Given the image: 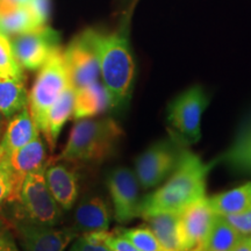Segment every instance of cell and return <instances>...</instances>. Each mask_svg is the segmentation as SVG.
Listing matches in <instances>:
<instances>
[{"label": "cell", "mask_w": 251, "mask_h": 251, "mask_svg": "<svg viewBox=\"0 0 251 251\" xmlns=\"http://www.w3.org/2000/svg\"><path fill=\"white\" fill-rule=\"evenodd\" d=\"M69 81L74 90H78L98 80L99 63L89 41L81 34L63 51Z\"/></svg>", "instance_id": "cell-11"}, {"label": "cell", "mask_w": 251, "mask_h": 251, "mask_svg": "<svg viewBox=\"0 0 251 251\" xmlns=\"http://www.w3.org/2000/svg\"><path fill=\"white\" fill-rule=\"evenodd\" d=\"M209 163H203L199 156L184 150L179 164L161 186L142 198L140 218L148 215L179 214L186 207L206 197Z\"/></svg>", "instance_id": "cell-1"}, {"label": "cell", "mask_w": 251, "mask_h": 251, "mask_svg": "<svg viewBox=\"0 0 251 251\" xmlns=\"http://www.w3.org/2000/svg\"><path fill=\"white\" fill-rule=\"evenodd\" d=\"M69 251H111L97 234L80 235L70 244Z\"/></svg>", "instance_id": "cell-27"}, {"label": "cell", "mask_w": 251, "mask_h": 251, "mask_svg": "<svg viewBox=\"0 0 251 251\" xmlns=\"http://www.w3.org/2000/svg\"><path fill=\"white\" fill-rule=\"evenodd\" d=\"M9 201H14L13 184L7 172L0 168V207L2 203Z\"/></svg>", "instance_id": "cell-31"}, {"label": "cell", "mask_w": 251, "mask_h": 251, "mask_svg": "<svg viewBox=\"0 0 251 251\" xmlns=\"http://www.w3.org/2000/svg\"><path fill=\"white\" fill-rule=\"evenodd\" d=\"M30 0H0V12L29 4Z\"/></svg>", "instance_id": "cell-33"}, {"label": "cell", "mask_w": 251, "mask_h": 251, "mask_svg": "<svg viewBox=\"0 0 251 251\" xmlns=\"http://www.w3.org/2000/svg\"><path fill=\"white\" fill-rule=\"evenodd\" d=\"M114 231L130 241L140 251H164L147 225L134 228L118 227Z\"/></svg>", "instance_id": "cell-25"}, {"label": "cell", "mask_w": 251, "mask_h": 251, "mask_svg": "<svg viewBox=\"0 0 251 251\" xmlns=\"http://www.w3.org/2000/svg\"><path fill=\"white\" fill-rule=\"evenodd\" d=\"M222 218L242 237L251 236V207L237 214L222 216Z\"/></svg>", "instance_id": "cell-29"}, {"label": "cell", "mask_w": 251, "mask_h": 251, "mask_svg": "<svg viewBox=\"0 0 251 251\" xmlns=\"http://www.w3.org/2000/svg\"><path fill=\"white\" fill-rule=\"evenodd\" d=\"M75 102V90L71 85L63 91L58 99L54 102L47 114L45 126L40 134L45 137L47 144L49 146L50 151H54L57 144L59 134L67 124V121L72 117Z\"/></svg>", "instance_id": "cell-18"}, {"label": "cell", "mask_w": 251, "mask_h": 251, "mask_svg": "<svg viewBox=\"0 0 251 251\" xmlns=\"http://www.w3.org/2000/svg\"><path fill=\"white\" fill-rule=\"evenodd\" d=\"M43 27L39 24L29 6H18L0 12V31L7 36L28 33Z\"/></svg>", "instance_id": "cell-23"}, {"label": "cell", "mask_w": 251, "mask_h": 251, "mask_svg": "<svg viewBox=\"0 0 251 251\" xmlns=\"http://www.w3.org/2000/svg\"><path fill=\"white\" fill-rule=\"evenodd\" d=\"M12 48L21 68L39 70L56 49L59 48L57 31L43 26L33 31L12 36Z\"/></svg>", "instance_id": "cell-10"}, {"label": "cell", "mask_w": 251, "mask_h": 251, "mask_svg": "<svg viewBox=\"0 0 251 251\" xmlns=\"http://www.w3.org/2000/svg\"><path fill=\"white\" fill-rule=\"evenodd\" d=\"M209 165L211 169L221 165L235 175L251 176V112L240 122L228 148Z\"/></svg>", "instance_id": "cell-14"}, {"label": "cell", "mask_w": 251, "mask_h": 251, "mask_svg": "<svg viewBox=\"0 0 251 251\" xmlns=\"http://www.w3.org/2000/svg\"><path fill=\"white\" fill-rule=\"evenodd\" d=\"M28 107V92L24 79L0 77V114L11 119Z\"/></svg>", "instance_id": "cell-22"}, {"label": "cell", "mask_w": 251, "mask_h": 251, "mask_svg": "<svg viewBox=\"0 0 251 251\" xmlns=\"http://www.w3.org/2000/svg\"><path fill=\"white\" fill-rule=\"evenodd\" d=\"M188 251H205V250H203L201 247H197V248H193V249H191Z\"/></svg>", "instance_id": "cell-36"}, {"label": "cell", "mask_w": 251, "mask_h": 251, "mask_svg": "<svg viewBox=\"0 0 251 251\" xmlns=\"http://www.w3.org/2000/svg\"><path fill=\"white\" fill-rule=\"evenodd\" d=\"M5 118L2 117L1 114H0V137H1V135H2V131H4V129H5Z\"/></svg>", "instance_id": "cell-35"}, {"label": "cell", "mask_w": 251, "mask_h": 251, "mask_svg": "<svg viewBox=\"0 0 251 251\" xmlns=\"http://www.w3.org/2000/svg\"><path fill=\"white\" fill-rule=\"evenodd\" d=\"M69 85L70 81L63 51L58 48L40 68L34 85L28 93V109L39 131L45 126L50 107Z\"/></svg>", "instance_id": "cell-5"}, {"label": "cell", "mask_w": 251, "mask_h": 251, "mask_svg": "<svg viewBox=\"0 0 251 251\" xmlns=\"http://www.w3.org/2000/svg\"><path fill=\"white\" fill-rule=\"evenodd\" d=\"M40 134L28 107L9 119L0 137V163L30 142Z\"/></svg>", "instance_id": "cell-17"}, {"label": "cell", "mask_w": 251, "mask_h": 251, "mask_svg": "<svg viewBox=\"0 0 251 251\" xmlns=\"http://www.w3.org/2000/svg\"><path fill=\"white\" fill-rule=\"evenodd\" d=\"M185 147L170 136L152 143L135 159V170L141 188L153 190L172 175L183 156Z\"/></svg>", "instance_id": "cell-7"}, {"label": "cell", "mask_w": 251, "mask_h": 251, "mask_svg": "<svg viewBox=\"0 0 251 251\" xmlns=\"http://www.w3.org/2000/svg\"><path fill=\"white\" fill-rule=\"evenodd\" d=\"M96 234L98 235V237L106 244V247L111 251H140L130 241H128L127 238L117 234L115 231L108 233L107 230Z\"/></svg>", "instance_id": "cell-28"}, {"label": "cell", "mask_w": 251, "mask_h": 251, "mask_svg": "<svg viewBox=\"0 0 251 251\" xmlns=\"http://www.w3.org/2000/svg\"><path fill=\"white\" fill-rule=\"evenodd\" d=\"M124 136L121 126L111 118L77 120L56 161L74 165L101 164L115 155Z\"/></svg>", "instance_id": "cell-3"}, {"label": "cell", "mask_w": 251, "mask_h": 251, "mask_svg": "<svg viewBox=\"0 0 251 251\" xmlns=\"http://www.w3.org/2000/svg\"><path fill=\"white\" fill-rule=\"evenodd\" d=\"M0 77L25 79L21 65L15 58L11 40L0 31Z\"/></svg>", "instance_id": "cell-26"}, {"label": "cell", "mask_w": 251, "mask_h": 251, "mask_svg": "<svg viewBox=\"0 0 251 251\" xmlns=\"http://www.w3.org/2000/svg\"><path fill=\"white\" fill-rule=\"evenodd\" d=\"M208 99L201 86L184 91L169 103L166 127L171 139L188 148L201 139V119Z\"/></svg>", "instance_id": "cell-4"}, {"label": "cell", "mask_w": 251, "mask_h": 251, "mask_svg": "<svg viewBox=\"0 0 251 251\" xmlns=\"http://www.w3.org/2000/svg\"><path fill=\"white\" fill-rule=\"evenodd\" d=\"M113 214L108 202L99 194L84 197L74 213V224L70 227L78 236L107 231Z\"/></svg>", "instance_id": "cell-16"}, {"label": "cell", "mask_w": 251, "mask_h": 251, "mask_svg": "<svg viewBox=\"0 0 251 251\" xmlns=\"http://www.w3.org/2000/svg\"><path fill=\"white\" fill-rule=\"evenodd\" d=\"M233 251H251V236L241 238Z\"/></svg>", "instance_id": "cell-34"}, {"label": "cell", "mask_w": 251, "mask_h": 251, "mask_svg": "<svg viewBox=\"0 0 251 251\" xmlns=\"http://www.w3.org/2000/svg\"><path fill=\"white\" fill-rule=\"evenodd\" d=\"M109 108L108 93L98 80L80 89L75 90V102L72 119L81 120L101 114Z\"/></svg>", "instance_id": "cell-19"}, {"label": "cell", "mask_w": 251, "mask_h": 251, "mask_svg": "<svg viewBox=\"0 0 251 251\" xmlns=\"http://www.w3.org/2000/svg\"><path fill=\"white\" fill-rule=\"evenodd\" d=\"M241 236L222 216H216L201 247L205 251H233Z\"/></svg>", "instance_id": "cell-24"}, {"label": "cell", "mask_w": 251, "mask_h": 251, "mask_svg": "<svg viewBox=\"0 0 251 251\" xmlns=\"http://www.w3.org/2000/svg\"><path fill=\"white\" fill-rule=\"evenodd\" d=\"M9 225L20 251H65L78 237L71 227L36 225L20 219H13Z\"/></svg>", "instance_id": "cell-8"}, {"label": "cell", "mask_w": 251, "mask_h": 251, "mask_svg": "<svg viewBox=\"0 0 251 251\" xmlns=\"http://www.w3.org/2000/svg\"><path fill=\"white\" fill-rule=\"evenodd\" d=\"M28 6L39 24L46 26L49 15V0H30Z\"/></svg>", "instance_id": "cell-32"}, {"label": "cell", "mask_w": 251, "mask_h": 251, "mask_svg": "<svg viewBox=\"0 0 251 251\" xmlns=\"http://www.w3.org/2000/svg\"><path fill=\"white\" fill-rule=\"evenodd\" d=\"M164 251H183L178 230V214L163 213L142 218Z\"/></svg>", "instance_id": "cell-20"}, {"label": "cell", "mask_w": 251, "mask_h": 251, "mask_svg": "<svg viewBox=\"0 0 251 251\" xmlns=\"http://www.w3.org/2000/svg\"><path fill=\"white\" fill-rule=\"evenodd\" d=\"M47 163V148L41 134L29 143L15 151L7 159L0 163V168L7 172L13 184L14 201L19 199L21 186L29 174Z\"/></svg>", "instance_id": "cell-13"}, {"label": "cell", "mask_w": 251, "mask_h": 251, "mask_svg": "<svg viewBox=\"0 0 251 251\" xmlns=\"http://www.w3.org/2000/svg\"><path fill=\"white\" fill-rule=\"evenodd\" d=\"M209 205L218 216L237 214L251 207V181L233 190L208 198Z\"/></svg>", "instance_id": "cell-21"}, {"label": "cell", "mask_w": 251, "mask_h": 251, "mask_svg": "<svg viewBox=\"0 0 251 251\" xmlns=\"http://www.w3.org/2000/svg\"><path fill=\"white\" fill-rule=\"evenodd\" d=\"M83 34L96 52L102 85L108 93L109 107L122 108L130 99L136 72L128 37L124 33L92 29Z\"/></svg>", "instance_id": "cell-2"}, {"label": "cell", "mask_w": 251, "mask_h": 251, "mask_svg": "<svg viewBox=\"0 0 251 251\" xmlns=\"http://www.w3.org/2000/svg\"><path fill=\"white\" fill-rule=\"evenodd\" d=\"M106 187L112 202L115 221L126 225L140 218L141 186L134 171L125 166L113 169L106 177Z\"/></svg>", "instance_id": "cell-9"}, {"label": "cell", "mask_w": 251, "mask_h": 251, "mask_svg": "<svg viewBox=\"0 0 251 251\" xmlns=\"http://www.w3.org/2000/svg\"><path fill=\"white\" fill-rule=\"evenodd\" d=\"M216 216L207 197L193 202L178 214V230L183 251L201 246Z\"/></svg>", "instance_id": "cell-12"}, {"label": "cell", "mask_w": 251, "mask_h": 251, "mask_svg": "<svg viewBox=\"0 0 251 251\" xmlns=\"http://www.w3.org/2000/svg\"><path fill=\"white\" fill-rule=\"evenodd\" d=\"M47 163L28 175L25 179L17 200L19 209L14 219L43 226L61 224L63 209L51 196L46 181Z\"/></svg>", "instance_id": "cell-6"}, {"label": "cell", "mask_w": 251, "mask_h": 251, "mask_svg": "<svg viewBox=\"0 0 251 251\" xmlns=\"http://www.w3.org/2000/svg\"><path fill=\"white\" fill-rule=\"evenodd\" d=\"M72 166L70 163L63 161L48 162L46 166L47 185L63 212L71 211L79 197V175Z\"/></svg>", "instance_id": "cell-15"}, {"label": "cell", "mask_w": 251, "mask_h": 251, "mask_svg": "<svg viewBox=\"0 0 251 251\" xmlns=\"http://www.w3.org/2000/svg\"><path fill=\"white\" fill-rule=\"evenodd\" d=\"M0 251H20L9 222L0 219Z\"/></svg>", "instance_id": "cell-30"}]
</instances>
